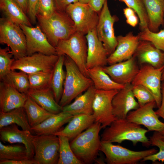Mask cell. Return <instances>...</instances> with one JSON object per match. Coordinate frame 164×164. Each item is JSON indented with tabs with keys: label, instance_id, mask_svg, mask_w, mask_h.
Listing matches in <instances>:
<instances>
[{
	"label": "cell",
	"instance_id": "cell-43",
	"mask_svg": "<svg viewBox=\"0 0 164 164\" xmlns=\"http://www.w3.org/2000/svg\"><path fill=\"white\" fill-rule=\"evenodd\" d=\"M38 0H28L27 13L31 23L35 24L36 22V8Z\"/></svg>",
	"mask_w": 164,
	"mask_h": 164
},
{
	"label": "cell",
	"instance_id": "cell-49",
	"mask_svg": "<svg viewBox=\"0 0 164 164\" xmlns=\"http://www.w3.org/2000/svg\"><path fill=\"white\" fill-rule=\"evenodd\" d=\"M126 19V23L133 27H135L138 24V19L135 14L131 15Z\"/></svg>",
	"mask_w": 164,
	"mask_h": 164
},
{
	"label": "cell",
	"instance_id": "cell-50",
	"mask_svg": "<svg viewBox=\"0 0 164 164\" xmlns=\"http://www.w3.org/2000/svg\"><path fill=\"white\" fill-rule=\"evenodd\" d=\"M124 15L126 18L135 14V12L133 9L129 7H126L123 9Z\"/></svg>",
	"mask_w": 164,
	"mask_h": 164
},
{
	"label": "cell",
	"instance_id": "cell-28",
	"mask_svg": "<svg viewBox=\"0 0 164 164\" xmlns=\"http://www.w3.org/2000/svg\"><path fill=\"white\" fill-rule=\"evenodd\" d=\"M89 77L92 80L96 90H120L125 85L114 81L103 69L102 67H95L87 69Z\"/></svg>",
	"mask_w": 164,
	"mask_h": 164
},
{
	"label": "cell",
	"instance_id": "cell-7",
	"mask_svg": "<svg viewBox=\"0 0 164 164\" xmlns=\"http://www.w3.org/2000/svg\"><path fill=\"white\" fill-rule=\"evenodd\" d=\"M0 43L10 48L15 60L27 56L26 37L22 29L5 17L0 19Z\"/></svg>",
	"mask_w": 164,
	"mask_h": 164
},
{
	"label": "cell",
	"instance_id": "cell-52",
	"mask_svg": "<svg viewBox=\"0 0 164 164\" xmlns=\"http://www.w3.org/2000/svg\"><path fill=\"white\" fill-rule=\"evenodd\" d=\"M159 133V135L161 139L163 141H164V134H161Z\"/></svg>",
	"mask_w": 164,
	"mask_h": 164
},
{
	"label": "cell",
	"instance_id": "cell-1",
	"mask_svg": "<svg viewBox=\"0 0 164 164\" xmlns=\"http://www.w3.org/2000/svg\"><path fill=\"white\" fill-rule=\"evenodd\" d=\"M149 131L141 125L130 122L126 118L117 119L105 128L101 135V141L121 143L125 140L131 141L134 146L141 142L143 146L151 145L149 139L146 136Z\"/></svg>",
	"mask_w": 164,
	"mask_h": 164
},
{
	"label": "cell",
	"instance_id": "cell-53",
	"mask_svg": "<svg viewBox=\"0 0 164 164\" xmlns=\"http://www.w3.org/2000/svg\"><path fill=\"white\" fill-rule=\"evenodd\" d=\"M162 81H164V69L162 73Z\"/></svg>",
	"mask_w": 164,
	"mask_h": 164
},
{
	"label": "cell",
	"instance_id": "cell-47",
	"mask_svg": "<svg viewBox=\"0 0 164 164\" xmlns=\"http://www.w3.org/2000/svg\"><path fill=\"white\" fill-rule=\"evenodd\" d=\"M106 0H90L89 4L95 11L99 13L101 10Z\"/></svg>",
	"mask_w": 164,
	"mask_h": 164
},
{
	"label": "cell",
	"instance_id": "cell-4",
	"mask_svg": "<svg viewBox=\"0 0 164 164\" xmlns=\"http://www.w3.org/2000/svg\"><path fill=\"white\" fill-rule=\"evenodd\" d=\"M64 65L66 77L63 94L59 103L63 107L70 104L73 99L93 84L91 79L84 75L74 61L65 55Z\"/></svg>",
	"mask_w": 164,
	"mask_h": 164
},
{
	"label": "cell",
	"instance_id": "cell-8",
	"mask_svg": "<svg viewBox=\"0 0 164 164\" xmlns=\"http://www.w3.org/2000/svg\"><path fill=\"white\" fill-rule=\"evenodd\" d=\"M33 159L38 164H57L59 156V141L55 135L33 136Z\"/></svg>",
	"mask_w": 164,
	"mask_h": 164
},
{
	"label": "cell",
	"instance_id": "cell-26",
	"mask_svg": "<svg viewBox=\"0 0 164 164\" xmlns=\"http://www.w3.org/2000/svg\"><path fill=\"white\" fill-rule=\"evenodd\" d=\"M27 95L44 109L52 114H58L63 107L56 101L53 92L50 87L46 88L30 89Z\"/></svg>",
	"mask_w": 164,
	"mask_h": 164
},
{
	"label": "cell",
	"instance_id": "cell-42",
	"mask_svg": "<svg viewBox=\"0 0 164 164\" xmlns=\"http://www.w3.org/2000/svg\"><path fill=\"white\" fill-rule=\"evenodd\" d=\"M56 10L53 0H38L36 8V15L48 17L51 16Z\"/></svg>",
	"mask_w": 164,
	"mask_h": 164
},
{
	"label": "cell",
	"instance_id": "cell-11",
	"mask_svg": "<svg viewBox=\"0 0 164 164\" xmlns=\"http://www.w3.org/2000/svg\"><path fill=\"white\" fill-rule=\"evenodd\" d=\"M59 55H48L39 53L15 60L11 70H18L28 74L39 71L52 72Z\"/></svg>",
	"mask_w": 164,
	"mask_h": 164
},
{
	"label": "cell",
	"instance_id": "cell-12",
	"mask_svg": "<svg viewBox=\"0 0 164 164\" xmlns=\"http://www.w3.org/2000/svg\"><path fill=\"white\" fill-rule=\"evenodd\" d=\"M99 18L96 28L98 39L103 43L107 50L108 56L113 52L118 44L114 28V23L118 18L111 15L108 7L107 0H106L100 12Z\"/></svg>",
	"mask_w": 164,
	"mask_h": 164
},
{
	"label": "cell",
	"instance_id": "cell-44",
	"mask_svg": "<svg viewBox=\"0 0 164 164\" xmlns=\"http://www.w3.org/2000/svg\"><path fill=\"white\" fill-rule=\"evenodd\" d=\"M56 10L65 11L67 7L70 4L79 2L78 0H53Z\"/></svg>",
	"mask_w": 164,
	"mask_h": 164
},
{
	"label": "cell",
	"instance_id": "cell-24",
	"mask_svg": "<svg viewBox=\"0 0 164 164\" xmlns=\"http://www.w3.org/2000/svg\"><path fill=\"white\" fill-rule=\"evenodd\" d=\"M95 90L93 84L84 93L76 97L73 103L63 107V111L73 115L79 114H93L92 105Z\"/></svg>",
	"mask_w": 164,
	"mask_h": 164
},
{
	"label": "cell",
	"instance_id": "cell-32",
	"mask_svg": "<svg viewBox=\"0 0 164 164\" xmlns=\"http://www.w3.org/2000/svg\"><path fill=\"white\" fill-rule=\"evenodd\" d=\"M23 107L31 127L39 124L55 114L42 108L28 95Z\"/></svg>",
	"mask_w": 164,
	"mask_h": 164
},
{
	"label": "cell",
	"instance_id": "cell-5",
	"mask_svg": "<svg viewBox=\"0 0 164 164\" xmlns=\"http://www.w3.org/2000/svg\"><path fill=\"white\" fill-rule=\"evenodd\" d=\"M55 48L57 55L68 56L84 75L89 77L86 65L87 44L85 35L76 32L68 39L60 41Z\"/></svg>",
	"mask_w": 164,
	"mask_h": 164
},
{
	"label": "cell",
	"instance_id": "cell-10",
	"mask_svg": "<svg viewBox=\"0 0 164 164\" xmlns=\"http://www.w3.org/2000/svg\"><path fill=\"white\" fill-rule=\"evenodd\" d=\"M164 69V66L155 68L149 64L142 65L131 83L146 88L154 98L158 108L162 100V77Z\"/></svg>",
	"mask_w": 164,
	"mask_h": 164
},
{
	"label": "cell",
	"instance_id": "cell-14",
	"mask_svg": "<svg viewBox=\"0 0 164 164\" xmlns=\"http://www.w3.org/2000/svg\"><path fill=\"white\" fill-rule=\"evenodd\" d=\"M26 37L27 56L37 53L50 55H57L56 49L50 43L40 26H20Z\"/></svg>",
	"mask_w": 164,
	"mask_h": 164
},
{
	"label": "cell",
	"instance_id": "cell-6",
	"mask_svg": "<svg viewBox=\"0 0 164 164\" xmlns=\"http://www.w3.org/2000/svg\"><path fill=\"white\" fill-rule=\"evenodd\" d=\"M100 151L105 155V161L108 164H136L145 157L158 152L155 148L135 151L101 141Z\"/></svg>",
	"mask_w": 164,
	"mask_h": 164
},
{
	"label": "cell",
	"instance_id": "cell-22",
	"mask_svg": "<svg viewBox=\"0 0 164 164\" xmlns=\"http://www.w3.org/2000/svg\"><path fill=\"white\" fill-rule=\"evenodd\" d=\"M27 94L21 93L9 84L0 83V110L6 112L23 107L27 98Z\"/></svg>",
	"mask_w": 164,
	"mask_h": 164
},
{
	"label": "cell",
	"instance_id": "cell-37",
	"mask_svg": "<svg viewBox=\"0 0 164 164\" xmlns=\"http://www.w3.org/2000/svg\"><path fill=\"white\" fill-rule=\"evenodd\" d=\"M136 13L139 20L141 31L148 28L149 21L147 13L142 0H120Z\"/></svg>",
	"mask_w": 164,
	"mask_h": 164
},
{
	"label": "cell",
	"instance_id": "cell-13",
	"mask_svg": "<svg viewBox=\"0 0 164 164\" xmlns=\"http://www.w3.org/2000/svg\"><path fill=\"white\" fill-rule=\"evenodd\" d=\"M118 90H95L92 108L95 122L105 128L117 118L113 114L112 101Z\"/></svg>",
	"mask_w": 164,
	"mask_h": 164
},
{
	"label": "cell",
	"instance_id": "cell-35",
	"mask_svg": "<svg viewBox=\"0 0 164 164\" xmlns=\"http://www.w3.org/2000/svg\"><path fill=\"white\" fill-rule=\"evenodd\" d=\"M58 136L60 147L59 156L57 164H82L73 152L69 138L63 135H58Z\"/></svg>",
	"mask_w": 164,
	"mask_h": 164
},
{
	"label": "cell",
	"instance_id": "cell-39",
	"mask_svg": "<svg viewBox=\"0 0 164 164\" xmlns=\"http://www.w3.org/2000/svg\"><path fill=\"white\" fill-rule=\"evenodd\" d=\"M9 47L0 48V80H2L11 70V67L15 59Z\"/></svg>",
	"mask_w": 164,
	"mask_h": 164
},
{
	"label": "cell",
	"instance_id": "cell-40",
	"mask_svg": "<svg viewBox=\"0 0 164 164\" xmlns=\"http://www.w3.org/2000/svg\"><path fill=\"white\" fill-rule=\"evenodd\" d=\"M151 145L155 146L159 148V151L156 153L147 156L144 158L141 161H151L152 162L157 161L164 162V141L160 138L159 133L154 132L153 135L149 137Z\"/></svg>",
	"mask_w": 164,
	"mask_h": 164
},
{
	"label": "cell",
	"instance_id": "cell-30",
	"mask_svg": "<svg viewBox=\"0 0 164 164\" xmlns=\"http://www.w3.org/2000/svg\"><path fill=\"white\" fill-rule=\"evenodd\" d=\"M12 124H16L23 130L31 132V127L23 107L6 112L0 111V129Z\"/></svg>",
	"mask_w": 164,
	"mask_h": 164
},
{
	"label": "cell",
	"instance_id": "cell-29",
	"mask_svg": "<svg viewBox=\"0 0 164 164\" xmlns=\"http://www.w3.org/2000/svg\"><path fill=\"white\" fill-rule=\"evenodd\" d=\"M0 9L5 17L12 22L32 26L26 14L13 0H0Z\"/></svg>",
	"mask_w": 164,
	"mask_h": 164
},
{
	"label": "cell",
	"instance_id": "cell-33",
	"mask_svg": "<svg viewBox=\"0 0 164 164\" xmlns=\"http://www.w3.org/2000/svg\"><path fill=\"white\" fill-rule=\"evenodd\" d=\"M32 159L30 158L26 147L23 144L5 145L0 142V160H19Z\"/></svg>",
	"mask_w": 164,
	"mask_h": 164
},
{
	"label": "cell",
	"instance_id": "cell-19",
	"mask_svg": "<svg viewBox=\"0 0 164 164\" xmlns=\"http://www.w3.org/2000/svg\"><path fill=\"white\" fill-rule=\"evenodd\" d=\"M85 36L87 44V69L107 66L108 54L102 43L98 39L96 29L90 31Z\"/></svg>",
	"mask_w": 164,
	"mask_h": 164
},
{
	"label": "cell",
	"instance_id": "cell-9",
	"mask_svg": "<svg viewBox=\"0 0 164 164\" xmlns=\"http://www.w3.org/2000/svg\"><path fill=\"white\" fill-rule=\"evenodd\" d=\"M65 11L74 22L76 32L86 35L90 31L96 29L99 15L88 3L78 2L71 4Z\"/></svg>",
	"mask_w": 164,
	"mask_h": 164
},
{
	"label": "cell",
	"instance_id": "cell-23",
	"mask_svg": "<svg viewBox=\"0 0 164 164\" xmlns=\"http://www.w3.org/2000/svg\"><path fill=\"white\" fill-rule=\"evenodd\" d=\"M73 116L63 111L54 114L39 124L31 127V132L36 135H54L63 125L68 123Z\"/></svg>",
	"mask_w": 164,
	"mask_h": 164
},
{
	"label": "cell",
	"instance_id": "cell-3",
	"mask_svg": "<svg viewBox=\"0 0 164 164\" xmlns=\"http://www.w3.org/2000/svg\"><path fill=\"white\" fill-rule=\"evenodd\" d=\"M102 128L101 123L95 122L70 142L73 152L82 164H92L98 155L101 142L99 133Z\"/></svg>",
	"mask_w": 164,
	"mask_h": 164
},
{
	"label": "cell",
	"instance_id": "cell-34",
	"mask_svg": "<svg viewBox=\"0 0 164 164\" xmlns=\"http://www.w3.org/2000/svg\"><path fill=\"white\" fill-rule=\"evenodd\" d=\"M1 81L9 84L21 93L27 94L30 89L28 74L22 71L11 70Z\"/></svg>",
	"mask_w": 164,
	"mask_h": 164
},
{
	"label": "cell",
	"instance_id": "cell-20",
	"mask_svg": "<svg viewBox=\"0 0 164 164\" xmlns=\"http://www.w3.org/2000/svg\"><path fill=\"white\" fill-rule=\"evenodd\" d=\"M31 132L20 130L16 124H12L0 129V138L2 141L10 144L19 143L26 148L29 156L33 159L34 150L32 142L33 136Z\"/></svg>",
	"mask_w": 164,
	"mask_h": 164
},
{
	"label": "cell",
	"instance_id": "cell-18",
	"mask_svg": "<svg viewBox=\"0 0 164 164\" xmlns=\"http://www.w3.org/2000/svg\"><path fill=\"white\" fill-rule=\"evenodd\" d=\"M117 39V46L108 58L109 65L128 60L132 57L140 40L138 35H135L132 32L125 36H118Z\"/></svg>",
	"mask_w": 164,
	"mask_h": 164
},
{
	"label": "cell",
	"instance_id": "cell-38",
	"mask_svg": "<svg viewBox=\"0 0 164 164\" xmlns=\"http://www.w3.org/2000/svg\"><path fill=\"white\" fill-rule=\"evenodd\" d=\"M138 35L140 40L149 41L157 48L164 51V29L154 32L148 28L141 31Z\"/></svg>",
	"mask_w": 164,
	"mask_h": 164
},
{
	"label": "cell",
	"instance_id": "cell-45",
	"mask_svg": "<svg viewBox=\"0 0 164 164\" xmlns=\"http://www.w3.org/2000/svg\"><path fill=\"white\" fill-rule=\"evenodd\" d=\"M0 164H38V163L33 159H32L16 160H0Z\"/></svg>",
	"mask_w": 164,
	"mask_h": 164
},
{
	"label": "cell",
	"instance_id": "cell-48",
	"mask_svg": "<svg viewBox=\"0 0 164 164\" xmlns=\"http://www.w3.org/2000/svg\"><path fill=\"white\" fill-rule=\"evenodd\" d=\"M22 10L24 12L27 13L28 0H13Z\"/></svg>",
	"mask_w": 164,
	"mask_h": 164
},
{
	"label": "cell",
	"instance_id": "cell-46",
	"mask_svg": "<svg viewBox=\"0 0 164 164\" xmlns=\"http://www.w3.org/2000/svg\"><path fill=\"white\" fill-rule=\"evenodd\" d=\"M161 85L162 100L161 103L158 109L155 111L158 117L164 120V81H162Z\"/></svg>",
	"mask_w": 164,
	"mask_h": 164
},
{
	"label": "cell",
	"instance_id": "cell-51",
	"mask_svg": "<svg viewBox=\"0 0 164 164\" xmlns=\"http://www.w3.org/2000/svg\"><path fill=\"white\" fill-rule=\"evenodd\" d=\"M79 2L83 3H88L90 0H78Z\"/></svg>",
	"mask_w": 164,
	"mask_h": 164
},
{
	"label": "cell",
	"instance_id": "cell-16",
	"mask_svg": "<svg viewBox=\"0 0 164 164\" xmlns=\"http://www.w3.org/2000/svg\"><path fill=\"white\" fill-rule=\"evenodd\" d=\"M135 58L133 56L128 60L102 67V68L116 82L124 85L130 84L139 69Z\"/></svg>",
	"mask_w": 164,
	"mask_h": 164
},
{
	"label": "cell",
	"instance_id": "cell-2",
	"mask_svg": "<svg viewBox=\"0 0 164 164\" xmlns=\"http://www.w3.org/2000/svg\"><path fill=\"white\" fill-rule=\"evenodd\" d=\"M36 18L42 30L55 47L60 41L68 39L76 32L74 22L66 11L56 10L49 17L37 15Z\"/></svg>",
	"mask_w": 164,
	"mask_h": 164
},
{
	"label": "cell",
	"instance_id": "cell-17",
	"mask_svg": "<svg viewBox=\"0 0 164 164\" xmlns=\"http://www.w3.org/2000/svg\"><path fill=\"white\" fill-rule=\"evenodd\" d=\"M131 84L119 90L112 101L113 114L117 119L126 118L128 113L139 107L135 99Z\"/></svg>",
	"mask_w": 164,
	"mask_h": 164
},
{
	"label": "cell",
	"instance_id": "cell-36",
	"mask_svg": "<svg viewBox=\"0 0 164 164\" xmlns=\"http://www.w3.org/2000/svg\"><path fill=\"white\" fill-rule=\"evenodd\" d=\"M53 72L39 71L28 74L30 89H38L50 87Z\"/></svg>",
	"mask_w": 164,
	"mask_h": 164
},
{
	"label": "cell",
	"instance_id": "cell-25",
	"mask_svg": "<svg viewBox=\"0 0 164 164\" xmlns=\"http://www.w3.org/2000/svg\"><path fill=\"white\" fill-rule=\"evenodd\" d=\"M95 122L93 114H79L73 115L63 129L54 135H63L72 140L91 126Z\"/></svg>",
	"mask_w": 164,
	"mask_h": 164
},
{
	"label": "cell",
	"instance_id": "cell-15",
	"mask_svg": "<svg viewBox=\"0 0 164 164\" xmlns=\"http://www.w3.org/2000/svg\"><path fill=\"white\" fill-rule=\"evenodd\" d=\"M155 101L130 111L126 117L129 121L145 127L149 131L164 134V123L161 121L154 110Z\"/></svg>",
	"mask_w": 164,
	"mask_h": 164
},
{
	"label": "cell",
	"instance_id": "cell-31",
	"mask_svg": "<svg viewBox=\"0 0 164 164\" xmlns=\"http://www.w3.org/2000/svg\"><path fill=\"white\" fill-rule=\"evenodd\" d=\"M65 55H59V59L54 67L50 87L52 90L55 100L59 103L62 97L66 72L63 69Z\"/></svg>",
	"mask_w": 164,
	"mask_h": 164
},
{
	"label": "cell",
	"instance_id": "cell-21",
	"mask_svg": "<svg viewBox=\"0 0 164 164\" xmlns=\"http://www.w3.org/2000/svg\"><path fill=\"white\" fill-rule=\"evenodd\" d=\"M133 56L141 66L147 64L155 68L164 66V51L149 41L140 40Z\"/></svg>",
	"mask_w": 164,
	"mask_h": 164
},
{
	"label": "cell",
	"instance_id": "cell-41",
	"mask_svg": "<svg viewBox=\"0 0 164 164\" xmlns=\"http://www.w3.org/2000/svg\"><path fill=\"white\" fill-rule=\"evenodd\" d=\"M132 91L135 97L137 100L139 107L143 106L152 101H155L151 93L141 85H133Z\"/></svg>",
	"mask_w": 164,
	"mask_h": 164
},
{
	"label": "cell",
	"instance_id": "cell-27",
	"mask_svg": "<svg viewBox=\"0 0 164 164\" xmlns=\"http://www.w3.org/2000/svg\"><path fill=\"white\" fill-rule=\"evenodd\" d=\"M149 21V29L158 31L164 21V0H142Z\"/></svg>",
	"mask_w": 164,
	"mask_h": 164
}]
</instances>
